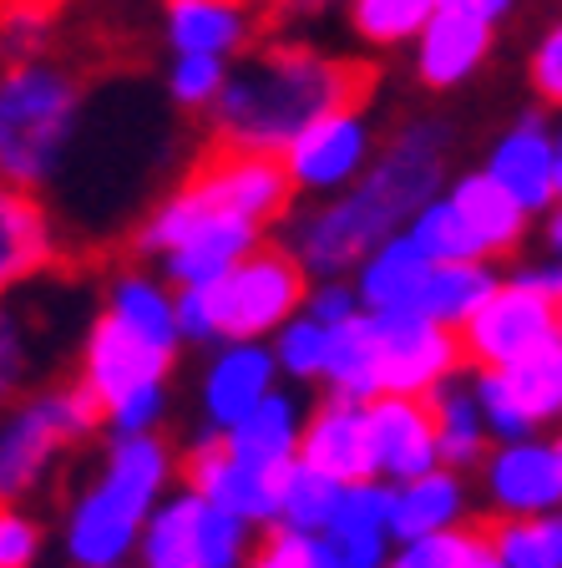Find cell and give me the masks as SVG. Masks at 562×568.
Segmentation results:
<instances>
[{
  "label": "cell",
  "mask_w": 562,
  "mask_h": 568,
  "mask_svg": "<svg viewBox=\"0 0 562 568\" xmlns=\"http://www.w3.org/2000/svg\"><path fill=\"white\" fill-rule=\"evenodd\" d=\"M47 554V523L25 503L0 497V568H35Z\"/></svg>",
  "instance_id": "obj_41"
},
{
  "label": "cell",
  "mask_w": 562,
  "mask_h": 568,
  "mask_svg": "<svg viewBox=\"0 0 562 568\" xmlns=\"http://www.w3.org/2000/svg\"><path fill=\"white\" fill-rule=\"evenodd\" d=\"M471 497L481 518H528L562 508V442L552 432L492 442L471 467Z\"/></svg>",
  "instance_id": "obj_13"
},
{
  "label": "cell",
  "mask_w": 562,
  "mask_h": 568,
  "mask_svg": "<svg viewBox=\"0 0 562 568\" xmlns=\"http://www.w3.org/2000/svg\"><path fill=\"white\" fill-rule=\"evenodd\" d=\"M299 310H305L309 320H319V325H340V320H350L355 310H360V300H355L350 280L345 274H329V280H309L305 284V300H299Z\"/></svg>",
  "instance_id": "obj_43"
},
{
  "label": "cell",
  "mask_w": 562,
  "mask_h": 568,
  "mask_svg": "<svg viewBox=\"0 0 562 568\" xmlns=\"http://www.w3.org/2000/svg\"><path fill=\"white\" fill-rule=\"evenodd\" d=\"M92 82L61 51L0 61V178L47 199L82 142Z\"/></svg>",
  "instance_id": "obj_5"
},
{
  "label": "cell",
  "mask_w": 562,
  "mask_h": 568,
  "mask_svg": "<svg viewBox=\"0 0 562 568\" xmlns=\"http://www.w3.org/2000/svg\"><path fill=\"white\" fill-rule=\"evenodd\" d=\"M102 437V412L76 381H35L0 412V497L31 503L71 452Z\"/></svg>",
  "instance_id": "obj_8"
},
{
  "label": "cell",
  "mask_w": 562,
  "mask_h": 568,
  "mask_svg": "<svg viewBox=\"0 0 562 568\" xmlns=\"http://www.w3.org/2000/svg\"><path fill=\"white\" fill-rule=\"evenodd\" d=\"M254 532L258 528L223 513L187 483H173L142 518L132 568H244Z\"/></svg>",
  "instance_id": "obj_11"
},
{
  "label": "cell",
  "mask_w": 562,
  "mask_h": 568,
  "mask_svg": "<svg viewBox=\"0 0 562 568\" xmlns=\"http://www.w3.org/2000/svg\"><path fill=\"white\" fill-rule=\"evenodd\" d=\"M177 483H187L193 493H203L208 503H218L223 513L244 518L248 528H269L279 513V483L284 473H264L248 467L218 442V432H193L177 447Z\"/></svg>",
  "instance_id": "obj_17"
},
{
  "label": "cell",
  "mask_w": 562,
  "mask_h": 568,
  "mask_svg": "<svg viewBox=\"0 0 562 568\" xmlns=\"http://www.w3.org/2000/svg\"><path fill=\"white\" fill-rule=\"evenodd\" d=\"M340 487L345 483H335V477L309 467V462H289V473H284V483H279V513H274V523L299 528V532H325Z\"/></svg>",
  "instance_id": "obj_35"
},
{
  "label": "cell",
  "mask_w": 562,
  "mask_h": 568,
  "mask_svg": "<svg viewBox=\"0 0 562 568\" xmlns=\"http://www.w3.org/2000/svg\"><path fill=\"white\" fill-rule=\"evenodd\" d=\"M309 274L299 270L279 239H264L238 264L198 290H173L177 341L183 351H208L213 341H269L284 320L299 310Z\"/></svg>",
  "instance_id": "obj_6"
},
{
  "label": "cell",
  "mask_w": 562,
  "mask_h": 568,
  "mask_svg": "<svg viewBox=\"0 0 562 568\" xmlns=\"http://www.w3.org/2000/svg\"><path fill=\"white\" fill-rule=\"evenodd\" d=\"M274 386L279 371L264 341H213L198 381V432H228Z\"/></svg>",
  "instance_id": "obj_20"
},
{
  "label": "cell",
  "mask_w": 562,
  "mask_h": 568,
  "mask_svg": "<svg viewBox=\"0 0 562 568\" xmlns=\"http://www.w3.org/2000/svg\"><path fill=\"white\" fill-rule=\"evenodd\" d=\"M102 310L112 320H122L127 331L147 335V341L167 345V351H183L177 341V310H173V284L142 260H127L106 274L102 284Z\"/></svg>",
  "instance_id": "obj_26"
},
{
  "label": "cell",
  "mask_w": 562,
  "mask_h": 568,
  "mask_svg": "<svg viewBox=\"0 0 562 568\" xmlns=\"http://www.w3.org/2000/svg\"><path fill=\"white\" fill-rule=\"evenodd\" d=\"M294 189L279 158L244 148H208L173 189L137 219L127 248L173 290L213 284L248 248L274 239L289 219Z\"/></svg>",
  "instance_id": "obj_1"
},
{
  "label": "cell",
  "mask_w": 562,
  "mask_h": 568,
  "mask_svg": "<svg viewBox=\"0 0 562 568\" xmlns=\"http://www.w3.org/2000/svg\"><path fill=\"white\" fill-rule=\"evenodd\" d=\"M340 6L355 41L365 51H375V57H386V51L410 47V36L421 31L436 0H340Z\"/></svg>",
  "instance_id": "obj_33"
},
{
  "label": "cell",
  "mask_w": 562,
  "mask_h": 568,
  "mask_svg": "<svg viewBox=\"0 0 562 568\" xmlns=\"http://www.w3.org/2000/svg\"><path fill=\"white\" fill-rule=\"evenodd\" d=\"M177 361L183 351H167V345L127 331L106 310H96L82 335L71 381L96 402L102 432H163L167 412H173L167 386H173Z\"/></svg>",
  "instance_id": "obj_7"
},
{
  "label": "cell",
  "mask_w": 562,
  "mask_h": 568,
  "mask_svg": "<svg viewBox=\"0 0 562 568\" xmlns=\"http://www.w3.org/2000/svg\"><path fill=\"white\" fill-rule=\"evenodd\" d=\"M497 51V26L477 21L471 11L436 0L421 31L410 36V57H416V82L426 92H457L477 77Z\"/></svg>",
  "instance_id": "obj_19"
},
{
  "label": "cell",
  "mask_w": 562,
  "mask_h": 568,
  "mask_svg": "<svg viewBox=\"0 0 562 568\" xmlns=\"http://www.w3.org/2000/svg\"><path fill=\"white\" fill-rule=\"evenodd\" d=\"M481 544L502 568H562V518L528 513V518H477Z\"/></svg>",
  "instance_id": "obj_31"
},
{
  "label": "cell",
  "mask_w": 562,
  "mask_h": 568,
  "mask_svg": "<svg viewBox=\"0 0 562 568\" xmlns=\"http://www.w3.org/2000/svg\"><path fill=\"white\" fill-rule=\"evenodd\" d=\"M269 355H274V371H279L284 386H319V371H325V351H329V325L309 320L305 310H294L284 320L279 331L269 335Z\"/></svg>",
  "instance_id": "obj_34"
},
{
  "label": "cell",
  "mask_w": 562,
  "mask_h": 568,
  "mask_svg": "<svg viewBox=\"0 0 562 568\" xmlns=\"http://www.w3.org/2000/svg\"><path fill=\"white\" fill-rule=\"evenodd\" d=\"M421 270H426V254H421V248L410 244L406 234H390V239H380L375 248H365L345 280H350L360 310H400Z\"/></svg>",
  "instance_id": "obj_29"
},
{
  "label": "cell",
  "mask_w": 562,
  "mask_h": 568,
  "mask_svg": "<svg viewBox=\"0 0 562 568\" xmlns=\"http://www.w3.org/2000/svg\"><path fill=\"white\" fill-rule=\"evenodd\" d=\"M106 568H132V564H106Z\"/></svg>",
  "instance_id": "obj_47"
},
{
  "label": "cell",
  "mask_w": 562,
  "mask_h": 568,
  "mask_svg": "<svg viewBox=\"0 0 562 568\" xmlns=\"http://www.w3.org/2000/svg\"><path fill=\"white\" fill-rule=\"evenodd\" d=\"M502 264H477V260H426V270L416 274L410 295L400 310L446 325V331H461V320L481 305V295L497 284Z\"/></svg>",
  "instance_id": "obj_27"
},
{
  "label": "cell",
  "mask_w": 562,
  "mask_h": 568,
  "mask_svg": "<svg viewBox=\"0 0 562 568\" xmlns=\"http://www.w3.org/2000/svg\"><path fill=\"white\" fill-rule=\"evenodd\" d=\"M467 381L492 442L552 432L562 422V341L507 366H477L467 371Z\"/></svg>",
  "instance_id": "obj_12"
},
{
  "label": "cell",
  "mask_w": 562,
  "mask_h": 568,
  "mask_svg": "<svg viewBox=\"0 0 562 568\" xmlns=\"http://www.w3.org/2000/svg\"><path fill=\"white\" fill-rule=\"evenodd\" d=\"M325 558H329V548L319 532H299V528H284V523H269V528L254 532L244 568H319Z\"/></svg>",
  "instance_id": "obj_40"
},
{
  "label": "cell",
  "mask_w": 562,
  "mask_h": 568,
  "mask_svg": "<svg viewBox=\"0 0 562 568\" xmlns=\"http://www.w3.org/2000/svg\"><path fill=\"white\" fill-rule=\"evenodd\" d=\"M461 361L477 366H507L542 345L562 341V260L532 254L507 260L497 270V284L481 295V305L461 320Z\"/></svg>",
  "instance_id": "obj_10"
},
{
  "label": "cell",
  "mask_w": 562,
  "mask_h": 568,
  "mask_svg": "<svg viewBox=\"0 0 562 568\" xmlns=\"http://www.w3.org/2000/svg\"><path fill=\"white\" fill-rule=\"evenodd\" d=\"M386 523L390 544L396 538H421V532H446L461 523H477V497H471V473L461 467H426L406 483H386Z\"/></svg>",
  "instance_id": "obj_22"
},
{
  "label": "cell",
  "mask_w": 562,
  "mask_h": 568,
  "mask_svg": "<svg viewBox=\"0 0 562 568\" xmlns=\"http://www.w3.org/2000/svg\"><path fill=\"white\" fill-rule=\"evenodd\" d=\"M471 568H502V564H497L492 554H481V558H477V564H471Z\"/></svg>",
  "instance_id": "obj_45"
},
{
  "label": "cell",
  "mask_w": 562,
  "mask_h": 568,
  "mask_svg": "<svg viewBox=\"0 0 562 568\" xmlns=\"http://www.w3.org/2000/svg\"><path fill=\"white\" fill-rule=\"evenodd\" d=\"M319 568H340V564H335V558H325V564H319Z\"/></svg>",
  "instance_id": "obj_46"
},
{
  "label": "cell",
  "mask_w": 562,
  "mask_h": 568,
  "mask_svg": "<svg viewBox=\"0 0 562 568\" xmlns=\"http://www.w3.org/2000/svg\"><path fill=\"white\" fill-rule=\"evenodd\" d=\"M375 142H380V132H375L370 106L365 102L335 106V112L315 118L279 153V168H284V178H289L294 203L329 199V193H340L345 183H355L360 168L370 163Z\"/></svg>",
  "instance_id": "obj_15"
},
{
  "label": "cell",
  "mask_w": 562,
  "mask_h": 568,
  "mask_svg": "<svg viewBox=\"0 0 562 568\" xmlns=\"http://www.w3.org/2000/svg\"><path fill=\"white\" fill-rule=\"evenodd\" d=\"M487 554L481 523H461L446 532H421V538H396L380 568H471Z\"/></svg>",
  "instance_id": "obj_37"
},
{
  "label": "cell",
  "mask_w": 562,
  "mask_h": 568,
  "mask_svg": "<svg viewBox=\"0 0 562 568\" xmlns=\"http://www.w3.org/2000/svg\"><path fill=\"white\" fill-rule=\"evenodd\" d=\"M400 234L426 260L507 264L532 244V213L517 209L481 168H451V178L410 213Z\"/></svg>",
  "instance_id": "obj_9"
},
{
  "label": "cell",
  "mask_w": 562,
  "mask_h": 568,
  "mask_svg": "<svg viewBox=\"0 0 562 568\" xmlns=\"http://www.w3.org/2000/svg\"><path fill=\"white\" fill-rule=\"evenodd\" d=\"M451 168H457V128L436 112L406 118L375 142L355 183L329 199L294 203L274 239L299 260L309 280L350 274L365 248L406 229V219L451 178Z\"/></svg>",
  "instance_id": "obj_2"
},
{
  "label": "cell",
  "mask_w": 562,
  "mask_h": 568,
  "mask_svg": "<svg viewBox=\"0 0 562 568\" xmlns=\"http://www.w3.org/2000/svg\"><path fill=\"white\" fill-rule=\"evenodd\" d=\"M67 264V234L51 203L0 178V300L21 295Z\"/></svg>",
  "instance_id": "obj_18"
},
{
  "label": "cell",
  "mask_w": 562,
  "mask_h": 568,
  "mask_svg": "<svg viewBox=\"0 0 562 568\" xmlns=\"http://www.w3.org/2000/svg\"><path fill=\"white\" fill-rule=\"evenodd\" d=\"M305 396L299 386H274L258 406H248L228 432H218V442L234 452L248 467H264V473H289L294 447H299V422H305Z\"/></svg>",
  "instance_id": "obj_25"
},
{
  "label": "cell",
  "mask_w": 562,
  "mask_h": 568,
  "mask_svg": "<svg viewBox=\"0 0 562 568\" xmlns=\"http://www.w3.org/2000/svg\"><path fill=\"white\" fill-rule=\"evenodd\" d=\"M370 97V67L294 31H264L228 61L213 106L203 112L213 148L279 158L315 118Z\"/></svg>",
  "instance_id": "obj_3"
},
{
  "label": "cell",
  "mask_w": 562,
  "mask_h": 568,
  "mask_svg": "<svg viewBox=\"0 0 562 568\" xmlns=\"http://www.w3.org/2000/svg\"><path fill=\"white\" fill-rule=\"evenodd\" d=\"M61 36V0H0V61L47 57Z\"/></svg>",
  "instance_id": "obj_36"
},
{
  "label": "cell",
  "mask_w": 562,
  "mask_h": 568,
  "mask_svg": "<svg viewBox=\"0 0 562 568\" xmlns=\"http://www.w3.org/2000/svg\"><path fill=\"white\" fill-rule=\"evenodd\" d=\"M451 6H461V11H471V16H477V21L497 26V31H502V26L512 21L517 11H522V0H451Z\"/></svg>",
  "instance_id": "obj_44"
},
{
  "label": "cell",
  "mask_w": 562,
  "mask_h": 568,
  "mask_svg": "<svg viewBox=\"0 0 562 568\" xmlns=\"http://www.w3.org/2000/svg\"><path fill=\"white\" fill-rule=\"evenodd\" d=\"M223 77H228V61L223 57H203V51H167V67H163V92L173 106L203 118L218 97Z\"/></svg>",
  "instance_id": "obj_38"
},
{
  "label": "cell",
  "mask_w": 562,
  "mask_h": 568,
  "mask_svg": "<svg viewBox=\"0 0 562 568\" xmlns=\"http://www.w3.org/2000/svg\"><path fill=\"white\" fill-rule=\"evenodd\" d=\"M481 173L492 178L497 189L528 209L532 219L562 203V132L552 106L532 102L522 106L492 142H487V158H481Z\"/></svg>",
  "instance_id": "obj_14"
},
{
  "label": "cell",
  "mask_w": 562,
  "mask_h": 568,
  "mask_svg": "<svg viewBox=\"0 0 562 568\" xmlns=\"http://www.w3.org/2000/svg\"><path fill=\"white\" fill-rule=\"evenodd\" d=\"M426 406H431V426H436V457H441L446 467L471 473L481 462V452L492 447V437H487V422H481V406H477V396H471L467 371L451 376L446 386H436L431 396H426Z\"/></svg>",
  "instance_id": "obj_28"
},
{
  "label": "cell",
  "mask_w": 562,
  "mask_h": 568,
  "mask_svg": "<svg viewBox=\"0 0 562 568\" xmlns=\"http://www.w3.org/2000/svg\"><path fill=\"white\" fill-rule=\"evenodd\" d=\"M319 390L350 396V402H370L375 396V320H370V310H355L350 320H340V325L329 331Z\"/></svg>",
  "instance_id": "obj_30"
},
{
  "label": "cell",
  "mask_w": 562,
  "mask_h": 568,
  "mask_svg": "<svg viewBox=\"0 0 562 568\" xmlns=\"http://www.w3.org/2000/svg\"><path fill=\"white\" fill-rule=\"evenodd\" d=\"M386 493H390V487L380 483V477L345 483L340 497H335V513H329V523H325V532H319V538H390Z\"/></svg>",
  "instance_id": "obj_39"
},
{
  "label": "cell",
  "mask_w": 562,
  "mask_h": 568,
  "mask_svg": "<svg viewBox=\"0 0 562 568\" xmlns=\"http://www.w3.org/2000/svg\"><path fill=\"white\" fill-rule=\"evenodd\" d=\"M365 432H370V462L380 483H406V477L441 462L426 396H370L365 402Z\"/></svg>",
  "instance_id": "obj_23"
},
{
  "label": "cell",
  "mask_w": 562,
  "mask_h": 568,
  "mask_svg": "<svg viewBox=\"0 0 562 568\" xmlns=\"http://www.w3.org/2000/svg\"><path fill=\"white\" fill-rule=\"evenodd\" d=\"M294 462H309V467L329 473L335 483H360V477H375L370 432H365V402L319 390L315 402L305 406Z\"/></svg>",
  "instance_id": "obj_21"
},
{
  "label": "cell",
  "mask_w": 562,
  "mask_h": 568,
  "mask_svg": "<svg viewBox=\"0 0 562 568\" xmlns=\"http://www.w3.org/2000/svg\"><path fill=\"white\" fill-rule=\"evenodd\" d=\"M528 82L538 92L542 106H558L562 102V26H542V36L532 41L528 51Z\"/></svg>",
  "instance_id": "obj_42"
},
{
  "label": "cell",
  "mask_w": 562,
  "mask_h": 568,
  "mask_svg": "<svg viewBox=\"0 0 562 568\" xmlns=\"http://www.w3.org/2000/svg\"><path fill=\"white\" fill-rule=\"evenodd\" d=\"M177 483V447L163 432H102L96 467L61 513V554L71 568L132 564V544L157 497Z\"/></svg>",
  "instance_id": "obj_4"
},
{
  "label": "cell",
  "mask_w": 562,
  "mask_h": 568,
  "mask_svg": "<svg viewBox=\"0 0 562 568\" xmlns=\"http://www.w3.org/2000/svg\"><path fill=\"white\" fill-rule=\"evenodd\" d=\"M47 371V331L16 295L0 300V412Z\"/></svg>",
  "instance_id": "obj_32"
},
{
  "label": "cell",
  "mask_w": 562,
  "mask_h": 568,
  "mask_svg": "<svg viewBox=\"0 0 562 568\" xmlns=\"http://www.w3.org/2000/svg\"><path fill=\"white\" fill-rule=\"evenodd\" d=\"M375 320V396H431L467 371L457 331L410 310H370Z\"/></svg>",
  "instance_id": "obj_16"
},
{
  "label": "cell",
  "mask_w": 562,
  "mask_h": 568,
  "mask_svg": "<svg viewBox=\"0 0 562 568\" xmlns=\"http://www.w3.org/2000/svg\"><path fill=\"white\" fill-rule=\"evenodd\" d=\"M264 26L258 0H163V47L167 51H203V57L234 61L248 51Z\"/></svg>",
  "instance_id": "obj_24"
}]
</instances>
